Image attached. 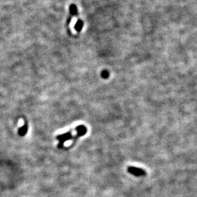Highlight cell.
<instances>
[{"label":"cell","mask_w":197,"mask_h":197,"mask_svg":"<svg viewBox=\"0 0 197 197\" xmlns=\"http://www.w3.org/2000/svg\"><path fill=\"white\" fill-rule=\"evenodd\" d=\"M72 138V135H71L70 132H68V133L64 134V135H58L56 137V139L59 140V144L58 145V148H62L63 147V145H64V142L66 141L69 140Z\"/></svg>","instance_id":"1"},{"label":"cell","mask_w":197,"mask_h":197,"mask_svg":"<svg viewBox=\"0 0 197 197\" xmlns=\"http://www.w3.org/2000/svg\"><path fill=\"white\" fill-rule=\"evenodd\" d=\"M128 172L135 176H143L146 175L145 171L137 167H129L128 168Z\"/></svg>","instance_id":"2"},{"label":"cell","mask_w":197,"mask_h":197,"mask_svg":"<svg viewBox=\"0 0 197 197\" xmlns=\"http://www.w3.org/2000/svg\"><path fill=\"white\" fill-rule=\"evenodd\" d=\"M76 131H77V133H78V135L77 136L81 137V136H83L86 134L87 129L85 126L81 125V126H78V127H76Z\"/></svg>","instance_id":"3"},{"label":"cell","mask_w":197,"mask_h":197,"mask_svg":"<svg viewBox=\"0 0 197 197\" xmlns=\"http://www.w3.org/2000/svg\"><path fill=\"white\" fill-rule=\"evenodd\" d=\"M27 131H28V126L27 124H24L22 127H21V128L19 129L18 135L23 137V136H24L27 133Z\"/></svg>","instance_id":"4"},{"label":"cell","mask_w":197,"mask_h":197,"mask_svg":"<svg viewBox=\"0 0 197 197\" xmlns=\"http://www.w3.org/2000/svg\"><path fill=\"white\" fill-rule=\"evenodd\" d=\"M83 27V22L81 20L78 21V22L75 24V29L76 31H81L82 28Z\"/></svg>","instance_id":"5"},{"label":"cell","mask_w":197,"mask_h":197,"mask_svg":"<svg viewBox=\"0 0 197 197\" xmlns=\"http://www.w3.org/2000/svg\"><path fill=\"white\" fill-rule=\"evenodd\" d=\"M69 10H70V13L72 15H77L78 14V10H77L76 6L75 5H71L69 7Z\"/></svg>","instance_id":"6"},{"label":"cell","mask_w":197,"mask_h":197,"mask_svg":"<svg viewBox=\"0 0 197 197\" xmlns=\"http://www.w3.org/2000/svg\"><path fill=\"white\" fill-rule=\"evenodd\" d=\"M101 76L104 78V79H107L109 77V72L107 70H104L102 71V72L101 73Z\"/></svg>","instance_id":"7"}]
</instances>
